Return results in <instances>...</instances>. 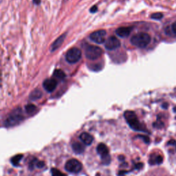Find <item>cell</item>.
<instances>
[{"label": "cell", "mask_w": 176, "mask_h": 176, "mask_svg": "<svg viewBox=\"0 0 176 176\" xmlns=\"http://www.w3.org/2000/svg\"><path fill=\"white\" fill-rule=\"evenodd\" d=\"M72 149L74 151V153H76V154H82L85 151V147L83 145L80 143H78V142H75V143H74L72 145Z\"/></svg>", "instance_id": "15"}, {"label": "cell", "mask_w": 176, "mask_h": 176, "mask_svg": "<svg viewBox=\"0 0 176 176\" xmlns=\"http://www.w3.org/2000/svg\"><path fill=\"white\" fill-rule=\"evenodd\" d=\"M130 42L133 46L140 48H144L149 44L151 37L144 32L138 33L131 37Z\"/></svg>", "instance_id": "2"}, {"label": "cell", "mask_w": 176, "mask_h": 176, "mask_svg": "<svg viewBox=\"0 0 176 176\" xmlns=\"http://www.w3.org/2000/svg\"><path fill=\"white\" fill-rule=\"evenodd\" d=\"M163 162V158H162V155L154 153L151 154L149 159V164L150 165H155V164H161Z\"/></svg>", "instance_id": "12"}, {"label": "cell", "mask_w": 176, "mask_h": 176, "mask_svg": "<svg viewBox=\"0 0 176 176\" xmlns=\"http://www.w3.org/2000/svg\"><path fill=\"white\" fill-rule=\"evenodd\" d=\"M42 95L43 94L42 92V91L39 89H35L30 93L29 98L31 100H36L41 99V98L42 97Z\"/></svg>", "instance_id": "16"}, {"label": "cell", "mask_w": 176, "mask_h": 176, "mask_svg": "<svg viewBox=\"0 0 176 176\" xmlns=\"http://www.w3.org/2000/svg\"><path fill=\"white\" fill-rule=\"evenodd\" d=\"M67 0H64V2H67Z\"/></svg>", "instance_id": "31"}, {"label": "cell", "mask_w": 176, "mask_h": 176, "mask_svg": "<svg viewBox=\"0 0 176 176\" xmlns=\"http://www.w3.org/2000/svg\"><path fill=\"white\" fill-rule=\"evenodd\" d=\"M66 34H63L61 36H59L58 38H57L55 42L52 43V44L50 46V52H55V50H56L58 48H59L61 46L62 44L63 43L64 41L66 39Z\"/></svg>", "instance_id": "11"}, {"label": "cell", "mask_w": 176, "mask_h": 176, "mask_svg": "<svg viewBox=\"0 0 176 176\" xmlns=\"http://www.w3.org/2000/svg\"><path fill=\"white\" fill-rule=\"evenodd\" d=\"M118 159H119V160L121 161H125V156L123 155H120L118 156Z\"/></svg>", "instance_id": "30"}, {"label": "cell", "mask_w": 176, "mask_h": 176, "mask_svg": "<svg viewBox=\"0 0 176 176\" xmlns=\"http://www.w3.org/2000/svg\"><path fill=\"white\" fill-rule=\"evenodd\" d=\"M26 111L29 114H33L37 110V107L33 104H29L28 105H26L25 107Z\"/></svg>", "instance_id": "19"}, {"label": "cell", "mask_w": 176, "mask_h": 176, "mask_svg": "<svg viewBox=\"0 0 176 176\" xmlns=\"http://www.w3.org/2000/svg\"><path fill=\"white\" fill-rule=\"evenodd\" d=\"M171 31L173 35L176 36V22H175L171 26Z\"/></svg>", "instance_id": "25"}, {"label": "cell", "mask_w": 176, "mask_h": 176, "mask_svg": "<svg viewBox=\"0 0 176 176\" xmlns=\"http://www.w3.org/2000/svg\"><path fill=\"white\" fill-rule=\"evenodd\" d=\"M162 17H163V15H162L160 12L154 13V14L151 16V18L155 19V20H160Z\"/></svg>", "instance_id": "22"}, {"label": "cell", "mask_w": 176, "mask_h": 176, "mask_svg": "<svg viewBox=\"0 0 176 176\" xmlns=\"http://www.w3.org/2000/svg\"><path fill=\"white\" fill-rule=\"evenodd\" d=\"M103 50L100 48L96 46L86 44L85 47V55L88 59L96 60L102 55Z\"/></svg>", "instance_id": "4"}, {"label": "cell", "mask_w": 176, "mask_h": 176, "mask_svg": "<svg viewBox=\"0 0 176 176\" xmlns=\"http://www.w3.org/2000/svg\"><path fill=\"white\" fill-rule=\"evenodd\" d=\"M124 117L125 120H126L127 124L130 125V127L133 130L149 133V131L147 130L146 127L143 124H141L140 121L138 120V118L134 111H126L124 113Z\"/></svg>", "instance_id": "1"}, {"label": "cell", "mask_w": 176, "mask_h": 176, "mask_svg": "<svg viewBox=\"0 0 176 176\" xmlns=\"http://www.w3.org/2000/svg\"><path fill=\"white\" fill-rule=\"evenodd\" d=\"M105 48L109 50H114L119 48L120 46V42L117 37L114 36H111L107 39L105 43Z\"/></svg>", "instance_id": "9"}, {"label": "cell", "mask_w": 176, "mask_h": 176, "mask_svg": "<svg viewBox=\"0 0 176 176\" xmlns=\"http://www.w3.org/2000/svg\"><path fill=\"white\" fill-rule=\"evenodd\" d=\"M23 119V115L22 110L20 108L15 109L12 112L10 113L4 121V125L6 127H13L18 125L20 122Z\"/></svg>", "instance_id": "3"}, {"label": "cell", "mask_w": 176, "mask_h": 176, "mask_svg": "<svg viewBox=\"0 0 176 176\" xmlns=\"http://www.w3.org/2000/svg\"><path fill=\"white\" fill-rule=\"evenodd\" d=\"M80 140L86 145H90L92 143L94 138L92 135H90V134L86 133V132H83V133L80 135Z\"/></svg>", "instance_id": "14"}, {"label": "cell", "mask_w": 176, "mask_h": 176, "mask_svg": "<svg viewBox=\"0 0 176 176\" xmlns=\"http://www.w3.org/2000/svg\"><path fill=\"white\" fill-rule=\"evenodd\" d=\"M36 166H37V167H39V168H42V167H44V162H42V161L37 162Z\"/></svg>", "instance_id": "28"}, {"label": "cell", "mask_w": 176, "mask_h": 176, "mask_svg": "<svg viewBox=\"0 0 176 176\" xmlns=\"http://www.w3.org/2000/svg\"><path fill=\"white\" fill-rule=\"evenodd\" d=\"M54 76L57 78V79H63L66 77V74L61 70H56L54 72Z\"/></svg>", "instance_id": "18"}, {"label": "cell", "mask_w": 176, "mask_h": 176, "mask_svg": "<svg viewBox=\"0 0 176 176\" xmlns=\"http://www.w3.org/2000/svg\"><path fill=\"white\" fill-rule=\"evenodd\" d=\"M51 173H52V176H67L66 174H64L63 173L60 171L59 169L52 168L51 169Z\"/></svg>", "instance_id": "20"}, {"label": "cell", "mask_w": 176, "mask_h": 176, "mask_svg": "<svg viewBox=\"0 0 176 176\" xmlns=\"http://www.w3.org/2000/svg\"><path fill=\"white\" fill-rule=\"evenodd\" d=\"M65 169L67 171L72 174H78L83 169V165L76 159H70L66 162Z\"/></svg>", "instance_id": "7"}, {"label": "cell", "mask_w": 176, "mask_h": 176, "mask_svg": "<svg viewBox=\"0 0 176 176\" xmlns=\"http://www.w3.org/2000/svg\"><path fill=\"white\" fill-rule=\"evenodd\" d=\"M57 81L55 79H48L44 81L43 83V86L44 89H45L47 92H52L56 88L57 86Z\"/></svg>", "instance_id": "10"}, {"label": "cell", "mask_w": 176, "mask_h": 176, "mask_svg": "<svg viewBox=\"0 0 176 176\" xmlns=\"http://www.w3.org/2000/svg\"><path fill=\"white\" fill-rule=\"evenodd\" d=\"M81 56H82V52H81L80 49L78 48H72L67 52L66 59L69 63L74 64L79 61Z\"/></svg>", "instance_id": "6"}, {"label": "cell", "mask_w": 176, "mask_h": 176, "mask_svg": "<svg viewBox=\"0 0 176 176\" xmlns=\"http://www.w3.org/2000/svg\"><path fill=\"white\" fill-rule=\"evenodd\" d=\"M23 155L22 154H18L15 155V156L12 157L11 159L12 164L14 166H17L19 163V162L21 161V160L23 158Z\"/></svg>", "instance_id": "17"}, {"label": "cell", "mask_w": 176, "mask_h": 176, "mask_svg": "<svg viewBox=\"0 0 176 176\" xmlns=\"http://www.w3.org/2000/svg\"><path fill=\"white\" fill-rule=\"evenodd\" d=\"M37 159H34V160H31V162H30V164H29V168L30 169H34V167H35V166L37 164Z\"/></svg>", "instance_id": "26"}, {"label": "cell", "mask_w": 176, "mask_h": 176, "mask_svg": "<svg viewBox=\"0 0 176 176\" xmlns=\"http://www.w3.org/2000/svg\"><path fill=\"white\" fill-rule=\"evenodd\" d=\"M167 144L169 145V146H171H171H176V141L174 139L170 140L167 143Z\"/></svg>", "instance_id": "27"}, {"label": "cell", "mask_w": 176, "mask_h": 176, "mask_svg": "<svg viewBox=\"0 0 176 176\" xmlns=\"http://www.w3.org/2000/svg\"><path fill=\"white\" fill-rule=\"evenodd\" d=\"M136 137L138 138H141V139L143 140L145 143H147V144H149L150 143L149 138L147 136H143V135H138Z\"/></svg>", "instance_id": "23"}, {"label": "cell", "mask_w": 176, "mask_h": 176, "mask_svg": "<svg viewBox=\"0 0 176 176\" xmlns=\"http://www.w3.org/2000/svg\"><path fill=\"white\" fill-rule=\"evenodd\" d=\"M97 153L99 154L102 163L105 165L110 164L111 162V156L110 155L109 149L103 143H100L97 146Z\"/></svg>", "instance_id": "5"}, {"label": "cell", "mask_w": 176, "mask_h": 176, "mask_svg": "<svg viewBox=\"0 0 176 176\" xmlns=\"http://www.w3.org/2000/svg\"><path fill=\"white\" fill-rule=\"evenodd\" d=\"M97 10H98V8H97V6H92V8H90V12H92V13H94V12H96L97 11Z\"/></svg>", "instance_id": "29"}, {"label": "cell", "mask_w": 176, "mask_h": 176, "mask_svg": "<svg viewBox=\"0 0 176 176\" xmlns=\"http://www.w3.org/2000/svg\"><path fill=\"white\" fill-rule=\"evenodd\" d=\"M143 166H144V164L143 163H142V162H139V163H137L134 165V169H132V171L133 170H139V169H141L143 167Z\"/></svg>", "instance_id": "24"}, {"label": "cell", "mask_w": 176, "mask_h": 176, "mask_svg": "<svg viewBox=\"0 0 176 176\" xmlns=\"http://www.w3.org/2000/svg\"><path fill=\"white\" fill-rule=\"evenodd\" d=\"M106 31L104 30H99L92 32L90 35V39L96 43L101 44L105 42Z\"/></svg>", "instance_id": "8"}, {"label": "cell", "mask_w": 176, "mask_h": 176, "mask_svg": "<svg viewBox=\"0 0 176 176\" xmlns=\"http://www.w3.org/2000/svg\"><path fill=\"white\" fill-rule=\"evenodd\" d=\"M154 127L156 129H158V130H160V129L163 128L164 127V124L162 120H160V118H158V120L156 122H155V123L153 124Z\"/></svg>", "instance_id": "21"}, {"label": "cell", "mask_w": 176, "mask_h": 176, "mask_svg": "<svg viewBox=\"0 0 176 176\" xmlns=\"http://www.w3.org/2000/svg\"><path fill=\"white\" fill-rule=\"evenodd\" d=\"M131 30L132 28L130 27H120V28L116 29V33L118 37H122V38H125V37H127L130 35Z\"/></svg>", "instance_id": "13"}]
</instances>
